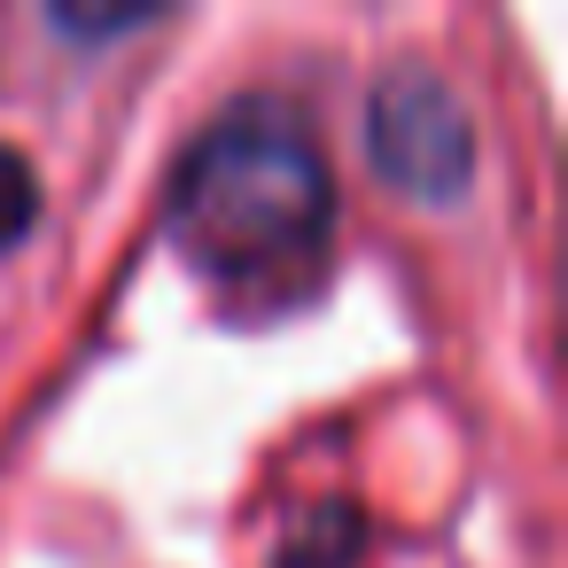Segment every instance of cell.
I'll list each match as a JSON object with an SVG mask.
<instances>
[{"label":"cell","mask_w":568,"mask_h":568,"mask_svg":"<svg viewBox=\"0 0 568 568\" xmlns=\"http://www.w3.org/2000/svg\"><path fill=\"white\" fill-rule=\"evenodd\" d=\"M164 226L226 312L281 320L312 304L335 265V180L312 125L288 102L219 110L172 172Z\"/></svg>","instance_id":"cell-1"},{"label":"cell","mask_w":568,"mask_h":568,"mask_svg":"<svg viewBox=\"0 0 568 568\" xmlns=\"http://www.w3.org/2000/svg\"><path fill=\"white\" fill-rule=\"evenodd\" d=\"M366 156H374V172H382L397 195H413V203H452V195L475 180V125H467L459 94H452L436 71L405 63V71H389V79L374 87V102H366Z\"/></svg>","instance_id":"cell-2"},{"label":"cell","mask_w":568,"mask_h":568,"mask_svg":"<svg viewBox=\"0 0 568 568\" xmlns=\"http://www.w3.org/2000/svg\"><path fill=\"white\" fill-rule=\"evenodd\" d=\"M351 545H358V514H351V506H327V514H312V521L281 545V560H288V568H343Z\"/></svg>","instance_id":"cell-3"},{"label":"cell","mask_w":568,"mask_h":568,"mask_svg":"<svg viewBox=\"0 0 568 568\" xmlns=\"http://www.w3.org/2000/svg\"><path fill=\"white\" fill-rule=\"evenodd\" d=\"M40 226V172L24 149H0V250H17Z\"/></svg>","instance_id":"cell-4"}]
</instances>
